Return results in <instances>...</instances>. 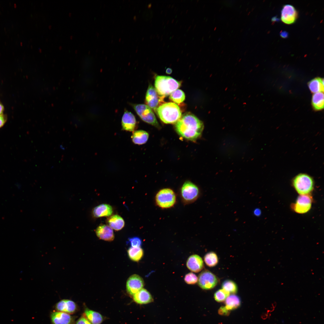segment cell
<instances>
[{"instance_id":"cell-18","label":"cell","mask_w":324,"mask_h":324,"mask_svg":"<svg viewBox=\"0 0 324 324\" xmlns=\"http://www.w3.org/2000/svg\"><path fill=\"white\" fill-rule=\"evenodd\" d=\"M133 299L136 303L146 304L152 302L153 299L150 292L146 289L142 288L133 295Z\"/></svg>"},{"instance_id":"cell-3","label":"cell","mask_w":324,"mask_h":324,"mask_svg":"<svg viewBox=\"0 0 324 324\" xmlns=\"http://www.w3.org/2000/svg\"><path fill=\"white\" fill-rule=\"evenodd\" d=\"M181 83L173 78L166 76H156L155 88L160 96L165 97L180 87Z\"/></svg>"},{"instance_id":"cell-37","label":"cell","mask_w":324,"mask_h":324,"mask_svg":"<svg viewBox=\"0 0 324 324\" xmlns=\"http://www.w3.org/2000/svg\"><path fill=\"white\" fill-rule=\"evenodd\" d=\"M4 109V108L3 106L0 103V115L3 114Z\"/></svg>"},{"instance_id":"cell-13","label":"cell","mask_w":324,"mask_h":324,"mask_svg":"<svg viewBox=\"0 0 324 324\" xmlns=\"http://www.w3.org/2000/svg\"><path fill=\"white\" fill-rule=\"evenodd\" d=\"M56 309L58 311L68 314L75 313L77 310L76 304L73 301L68 299L62 300L57 302L56 305Z\"/></svg>"},{"instance_id":"cell-8","label":"cell","mask_w":324,"mask_h":324,"mask_svg":"<svg viewBox=\"0 0 324 324\" xmlns=\"http://www.w3.org/2000/svg\"><path fill=\"white\" fill-rule=\"evenodd\" d=\"M165 97L159 95L155 88L150 84L147 91L145 101L147 105L155 111L157 108L164 103Z\"/></svg>"},{"instance_id":"cell-10","label":"cell","mask_w":324,"mask_h":324,"mask_svg":"<svg viewBox=\"0 0 324 324\" xmlns=\"http://www.w3.org/2000/svg\"><path fill=\"white\" fill-rule=\"evenodd\" d=\"M198 188L195 184L190 181L185 182L181 189V194L185 201L191 202L196 200L199 195Z\"/></svg>"},{"instance_id":"cell-1","label":"cell","mask_w":324,"mask_h":324,"mask_svg":"<svg viewBox=\"0 0 324 324\" xmlns=\"http://www.w3.org/2000/svg\"><path fill=\"white\" fill-rule=\"evenodd\" d=\"M204 127L202 122L190 112L184 114L175 125L176 130L179 135L192 141L200 137Z\"/></svg>"},{"instance_id":"cell-2","label":"cell","mask_w":324,"mask_h":324,"mask_svg":"<svg viewBox=\"0 0 324 324\" xmlns=\"http://www.w3.org/2000/svg\"><path fill=\"white\" fill-rule=\"evenodd\" d=\"M155 112L160 120L166 124L176 123L182 116L179 107L173 102L163 103L157 108Z\"/></svg>"},{"instance_id":"cell-14","label":"cell","mask_w":324,"mask_h":324,"mask_svg":"<svg viewBox=\"0 0 324 324\" xmlns=\"http://www.w3.org/2000/svg\"><path fill=\"white\" fill-rule=\"evenodd\" d=\"M97 236L100 239L107 241H111L114 238L113 230L109 226L101 224L98 226L95 230Z\"/></svg>"},{"instance_id":"cell-20","label":"cell","mask_w":324,"mask_h":324,"mask_svg":"<svg viewBox=\"0 0 324 324\" xmlns=\"http://www.w3.org/2000/svg\"><path fill=\"white\" fill-rule=\"evenodd\" d=\"M107 223L111 228L116 231L121 230L124 225L123 218L117 214L113 215L108 218Z\"/></svg>"},{"instance_id":"cell-38","label":"cell","mask_w":324,"mask_h":324,"mask_svg":"<svg viewBox=\"0 0 324 324\" xmlns=\"http://www.w3.org/2000/svg\"><path fill=\"white\" fill-rule=\"evenodd\" d=\"M172 69L170 68H167L166 70V73L169 74H170L172 73Z\"/></svg>"},{"instance_id":"cell-6","label":"cell","mask_w":324,"mask_h":324,"mask_svg":"<svg viewBox=\"0 0 324 324\" xmlns=\"http://www.w3.org/2000/svg\"><path fill=\"white\" fill-rule=\"evenodd\" d=\"M155 200L157 205L162 208L172 206L176 202V196L172 189L166 188L159 190L157 194Z\"/></svg>"},{"instance_id":"cell-22","label":"cell","mask_w":324,"mask_h":324,"mask_svg":"<svg viewBox=\"0 0 324 324\" xmlns=\"http://www.w3.org/2000/svg\"><path fill=\"white\" fill-rule=\"evenodd\" d=\"M149 137L148 134L142 130L135 131L131 136L132 142L136 144L142 145L145 143Z\"/></svg>"},{"instance_id":"cell-21","label":"cell","mask_w":324,"mask_h":324,"mask_svg":"<svg viewBox=\"0 0 324 324\" xmlns=\"http://www.w3.org/2000/svg\"><path fill=\"white\" fill-rule=\"evenodd\" d=\"M84 315L92 324H101L104 320L103 316L99 313L86 308Z\"/></svg>"},{"instance_id":"cell-32","label":"cell","mask_w":324,"mask_h":324,"mask_svg":"<svg viewBox=\"0 0 324 324\" xmlns=\"http://www.w3.org/2000/svg\"><path fill=\"white\" fill-rule=\"evenodd\" d=\"M129 241L131 247H140L142 244V241L139 237H134L129 238Z\"/></svg>"},{"instance_id":"cell-30","label":"cell","mask_w":324,"mask_h":324,"mask_svg":"<svg viewBox=\"0 0 324 324\" xmlns=\"http://www.w3.org/2000/svg\"><path fill=\"white\" fill-rule=\"evenodd\" d=\"M229 292L223 289L217 291L214 294L215 300L218 302L224 301L229 295Z\"/></svg>"},{"instance_id":"cell-26","label":"cell","mask_w":324,"mask_h":324,"mask_svg":"<svg viewBox=\"0 0 324 324\" xmlns=\"http://www.w3.org/2000/svg\"><path fill=\"white\" fill-rule=\"evenodd\" d=\"M127 253L129 258L134 262L140 261L142 258L144 254L143 250L140 247H131L128 249Z\"/></svg>"},{"instance_id":"cell-25","label":"cell","mask_w":324,"mask_h":324,"mask_svg":"<svg viewBox=\"0 0 324 324\" xmlns=\"http://www.w3.org/2000/svg\"><path fill=\"white\" fill-rule=\"evenodd\" d=\"M312 104L316 110H321L324 108V94L322 92L314 93L312 97Z\"/></svg>"},{"instance_id":"cell-7","label":"cell","mask_w":324,"mask_h":324,"mask_svg":"<svg viewBox=\"0 0 324 324\" xmlns=\"http://www.w3.org/2000/svg\"><path fill=\"white\" fill-rule=\"evenodd\" d=\"M198 283L202 289L209 290L214 288L218 283V279L216 276L210 271L205 270L199 275Z\"/></svg>"},{"instance_id":"cell-11","label":"cell","mask_w":324,"mask_h":324,"mask_svg":"<svg viewBox=\"0 0 324 324\" xmlns=\"http://www.w3.org/2000/svg\"><path fill=\"white\" fill-rule=\"evenodd\" d=\"M144 282L143 279L137 274H134L130 276L127 280L126 288L128 293L133 295L143 287Z\"/></svg>"},{"instance_id":"cell-15","label":"cell","mask_w":324,"mask_h":324,"mask_svg":"<svg viewBox=\"0 0 324 324\" xmlns=\"http://www.w3.org/2000/svg\"><path fill=\"white\" fill-rule=\"evenodd\" d=\"M186 266L189 269L195 272L200 271L203 267V262L201 257L197 254L190 256L186 262Z\"/></svg>"},{"instance_id":"cell-17","label":"cell","mask_w":324,"mask_h":324,"mask_svg":"<svg viewBox=\"0 0 324 324\" xmlns=\"http://www.w3.org/2000/svg\"><path fill=\"white\" fill-rule=\"evenodd\" d=\"M136 125V119L134 115L130 112L127 111L125 112L122 119V129L126 131H133Z\"/></svg>"},{"instance_id":"cell-36","label":"cell","mask_w":324,"mask_h":324,"mask_svg":"<svg viewBox=\"0 0 324 324\" xmlns=\"http://www.w3.org/2000/svg\"><path fill=\"white\" fill-rule=\"evenodd\" d=\"M254 214L256 216H259L261 214V211L259 209H256L254 211Z\"/></svg>"},{"instance_id":"cell-33","label":"cell","mask_w":324,"mask_h":324,"mask_svg":"<svg viewBox=\"0 0 324 324\" xmlns=\"http://www.w3.org/2000/svg\"><path fill=\"white\" fill-rule=\"evenodd\" d=\"M75 324H92L84 315L81 316L77 321Z\"/></svg>"},{"instance_id":"cell-23","label":"cell","mask_w":324,"mask_h":324,"mask_svg":"<svg viewBox=\"0 0 324 324\" xmlns=\"http://www.w3.org/2000/svg\"><path fill=\"white\" fill-rule=\"evenodd\" d=\"M310 91L313 93L323 92L324 80L323 79L318 77L314 79L308 83Z\"/></svg>"},{"instance_id":"cell-28","label":"cell","mask_w":324,"mask_h":324,"mask_svg":"<svg viewBox=\"0 0 324 324\" xmlns=\"http://www.w3.org/2000/svg\"><path fill=\"white\" fill-rule=\"evenodd\" d=\"M222 289H224L230 294H235L238 291L237 284L233 281L227 279L224 280L222 284Z\"/></svg>"},{"instance_id":"cell-12","label":"cell","mask_w":324,"mask_h":324,"mask_svg":"<svg viewBox=\"0 0 324 324\" xmlns=\"http://www.w3.org/2000/svg\"><path fill=\"white\" fill-rule=\"evenodd\" d=\"M298 17V13L294 7L290 4L284 5L282 9L281 19L285 24L294 23Z\"/></svg>"},{"instance_id":"cell-35","label":"cell","mask_w":324,"mask_h":324,"mask_svg":"<svg viewBox=\"0 0 324 324\" xmlns=\"http://www.w3.org/2000/svg\"><path fill=\"white\" fill-rule=\"evenodd\" d=\"M6 116L3 114L0 115V128L3 126L7 121Z\"/></svg>"},{"instance_id":"cell-29","label":"cell","mask_w":324,"mask_h":324,"mask_svg":"<svg viewBox=\"0 0 324 324\" xmlns=\"http://www.w3.org/2000/svg\"><path fill=\"white\" fill-rule=\"evenodd\" d=\"M169 98L175 103L179 104L182 103L184 100L185 95L182 90L177 89L170 94Z\"/></svg>"},{"instance_id":"cell-31","label":"cell","mask_w":324,"mask_h":324,"mask_svg":"<svg viewBox=\"0 0 324 324\" xmlns=\"http://www.w3.org/2000/svg\"><path fill=\"white\" fill-rule=\"evenodd\" d=\"M184 280L185 282L189 284H194L198 281V278L194 274L190 272L185 276Z\"/></svg>"},{"instance_id":"cell-4","label":"cell","mask_w":324,"mask_h":324,"mask_svg":"<svg viewBox=\"0 0 324 324\" xmlns=\"http://www.w3.org/2000/svg\"><path fill=\"white\" fill-rule=\"evenodd\" d=\"M292 184L296 190L300 195L308 194L314 189V182L310 176L301 173L294 178Z\"/></svg>"},{"instance_id":"cell-24","label":"cell","mask_w":324,"mask_h":324,"mask_svg":"<svg viewBox=\"0 0 324 324\" xmlns=\"http://www.w3.org/2000/svg\"><path fill=\"white\" fill-rule=\"evenodd\" d=\"M241 301L239 297L234 294L229 295L225 301V308L228 310L235 309L239 307Z\"/></svg>"},{"instance_id":"cell-16","label":"cell","mask_w":324,"mask_h":324,"mask_svg":"<svg viewBox=\"0 0 324 324\" xmlns=\"http://www.w3.org/2000/svg\"><path fill=\"white\" fill-rule=\"evenodd\" d=\"M52 324H71L73 318L69 314L60 311H54L50 315Z\"/></svg>"},{"instance_id":"cell-19","label":"cell","mask_w":324,"mask_h":324,"mask_svg":"<svg viewBox=\"0 0 324 324\" xmlns=\"http://www.w3.org/2000/svg\"><path fill=\"white\" fill-rule=\"evenodd\" d=\"M113 212V209L110 205L103 204L95 207L92 210L93 216L96 218L108 217Z\"/></svg>"},{"instance_id":"cell-9","label":"cell","mask_w":324,"mask_h":324,"mask_svg":"<svg viewBox=\"0 0 324 324\" xmlns=\"http://www.w3.org/2000/svg\"><path fill=\"white\" fill-rule=\"evenodd\" d=\"M313 199L308 194L300 195L298 197L296 202L292 204L293 210L298 214H304L309 211L311 208Z\"/></svg>"},{"instance_id":"cell-27","label":"cell","mask_w":324,"mask_h":324,"mask_svg":"<svg viewBox=\"0 0 324 324\" xmlns=\"http://www.w3.org/2000/svg\"><path fill=\"white\" fill-rule=\"evenodd\" d=\"M204 261L206 264L209 267L215 266L218 262V259L217 254L214 252L211 251L207 253L204 256Z\"/></svg>"},{"instance_id":"cell-5","label":"cell","mask_w":324,"mask_h":324,"mask_svg":"<svg viewBox=\"0 0 324 324\" xmlns=\"http://www.w3.org/2000/svg\"><path fill=\"white\" fill-rule=\"evenodd\" d=\"M132 105L142 120L157 128H160L154 113L148 106L144 104H134Z\"/></svg>"},{"instance_id":"cell-34","label":"cell","mask_w":324,"mask_h":324,"mask_svg":"<svg viewBox=\"0 0 324 324\" xmlns=\"http://www.w3.org/2000/svg\"><path fill=\"white\" fill-rule=\"evenodd\" d=\"M218 313L220 315H226L229 314V312L225 307H221L218 310Z\"/></svg>"}]
</instances>
